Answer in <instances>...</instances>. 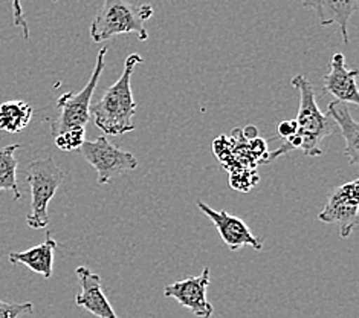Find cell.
I'll list each match as a JSON object with an SVG mask.
<instances>
[{"label": "cell", "mask_w": 359, "mask_h": 318, "mask_svg": "<svg viewBox=\"0 0 359 318\" xmlns=\"http://www.w3.org/2000/svg\"><path fill=\"white\" fill-rule=\"evenodd\" d=\"M58 244L57 240L46 233V239L43 244H40L34 248L27 249V251L22 253H11L8 256V259L13 265L22 263L34 272L40 274L45 279L53 277V268H54V253L57 249Z\"/></svg>", "instance_id": "4fadbf2b"}, {"label": "cell", "mask_w": 359, "mask_h": 318, "mask_svg": "<svg viewBox=\"0 0 359 318\" xmlns=\"http://www.w3.org/2000/svg\"><path fill=\"white\" fill-rule=\"evenodd\" d=\"M211 281L210 270L203 268L198 277H188L179 280L164 288V296L175 298L182 307L191 311L199 318H210L215 312L212 305L207 298V288Z\"/></svg>", "instance_id": "ba28073f"}, {"label": "cell", "mask_w": 359, "mask_h": 318, "mask_svg": "<svg viewBox=\"0 0 359 318\" xmlns=\"http://www.w3.org/2000/svg\"><path fill=\"white\" fill-rule=\"evenodd\" d=\"M80 150L84 159L95 168L100 185H106L114 178L140 166V161L135 154L114 145L104 135L98 136L95 141H86Z\"/></svg>", "instance_id": "8992f818"}, {"label": "cell", "mask_w": 359, "mask_h": 318, "mask_svg": "<svg viewBox=\"0 0 359 318\" xmlns=\"http://www.w3.org/2000/svg\"><path fill=\"white\" fill-rule=\"evenodd\" d=\"M65 173L53 157L36 159L28 166L27 180L31 188V213L27 216L28 225L34 230H43L49 225L48 205L63 184Z\"/></svg>", "instance_id": "277c9868"}, {"label": "cell", "mask_w": 359, "mask_h": 318, "mask_svg": "<svg viewBox=\"0 0 359 318\" xmlns=\"http://www.w3.org/2000/svg\"><path fill=\"white\" fill-rule=\"evenodd\" d=\"M196 205H198L201 211L207 214L211 222L215 223L222 240H224L225 245L231 251H237V249H241L243 246H251L254 249H257V251H260L263 248L264 239L254 236L252 231L246 225L243 219L233 216V214H229L228 211H217L202 201H198Z\"/></svg>", "instance_id": "9c48e42d"}, {"label": "cell", "mask_w": 359, "mask_h": 318, "mask_svg": "<svg viewBox=\"0 0 359 318\" xmlns=\"http://www.w3.org/2000/svg\"><path fill=\"white\" fill-rule=\"evenodd\" d=\"M153 15L150 5H136L124 0H106L98 10L90 25V37L95 43L110 40L121 34L135 32L141 41H145L149 32L144 22Z\"/></svg>", "instance_id": "3957f363"}, {"label": "cell", "mask_w": 359, "mask_h": 318, "mask_svg": "<svg viewBox=\"0 0 359 318\" xmlns=\"http://www.w3.org/2000/svg\"><path fill=\"white\" fill-rule=\"evenodd\" d=\"M277 132L280 138H283L285 141H287L289 138H292L297 132V123L295 119H286V121H281L277 127Z\"/></svg>", "instance_id": "d6986e66"}, {"label": "cell", "mask_w": 359, "mask_h": 318, "mask_svg": "<svg viewBox=\"0 0 359 318\" xmlns=\"http://www.w3.org/2000/svg\"><path fill=\"white\" fill-rule=\"evenodd\" d=\"M32 118V107L22 100H11L0 106V131L19 133L27 128Z\"/></svg>", "instance_id": "9a60e30c"}, {"label": "cell", "mask_w": 359, "mask_h": 318, "mask_svg": "<svg viewBox=\"0 0 359 318\" xmlns=\"http://www.w3.org/2000/svg\"><path fill=\"white\" fill-rule=\"evenodd\" d=\"M75 274L81 285V292L75 297L76 306L86 309L88 312L98 318H119L107 300L104 291H102L100 274L92 272L86 266H79Z\"/></svg>", "instance_id": "30bf717a"}, {"label": "cell", "mask_w": 359, "mask_h": 318, "mask_svg": "<svg viewBox=\"0 0 359 318\" xmlns=\"http://www.w3.org/2000/svg\"><path fill=\"white\" fill-rule=\"evenodd\" d=\"M34 305L32 303H6L0 300V318H19L25 314H32Z\"/></svg>", "instance_id": "ac0fdd59"}, {"label": "cell", "mask_w": 359, "mask_h": 318, "mask_svg": "<svg viewBox=\"0 0 359 318\" xmlns=\"http://www.w3.org/2000/svg\"><path fill=\"white\" fill-rule=\"evenodd\" d=\"M307 8H312L321 27H329L332 23H337L343 36V41H350L347 23L352 14L358 10V0H344V2H329V0H320V2H304Z\"/></svg>", "instance_id": "7c38bea8"}, {"label": "cell", "mask_w": 359, "mask_h": 318, "mask_svg": "<svg viewBox=\"0 0 359 318\" xmlns=\"http://www.w3.org/2000/svg\"><path fill=\"white\" fill-rule=\"evenodd\" d=\"M86 143V128L76 127L66 131L55 136V145L63 152H74L83 147V144Z\"/></svg>", "instance_id": "e0dca14e"}, {"label": "cell", "mask_w": 359, "mask_h": 318, "mask_svg": "<svg viewBox=\"0 0 359 318\" xmlns=\"http://www.w3.org/2000/svg\"><path fill=\"white\" fill-rule=\"evenodd\" d=\"M358 71H348L346 67V58L343 54H333L330 58L329 74L324 77V89L335 98L333 101L352 102L359 105V92L356 86Z\"/></svg>", "instance_id": "8fae6325"}, {"label": "cell", "mask_w": 359, "mask_h": 318, "mask_svg": "<svg viewBox=\"0 0 359 318\" xmlns=\"http://www.w3.org/2000/svg\"><path fill=\"white\" fill-rule=\"evenodd\" d=\"M19 147L20 144H13L0 149V192H13L14 201H19L22 197L19 184H17V166H19V162H17L14 154Z\"/></svg>", "instance_id": "2e32d148"}, {"label": "cell", "mask_w": 359, "mask_h": 318, "mask_svg": "<svg viewBox=\"0 0 359 318\" xmlns=\"http://www.w3.org/2000/svg\"><path fill=\"white\" fill-rule=\"evenodd\" d=\"M290 84L300 92V110H298V117L295 119L297 132L276 152L269 153L266 162L294 150H303L309 158L321 157L324 140L338 132V127L329 114H324L316 105L315 89L311 81L304 75L298 74L290 80Z\"/></svg>", "instance_id": "6da1fadb"}, {"label": "cell", "mask_w": 359, "mask_h": 318, "mask_svg": "<svg viewBox=\"0 0 359 318\" xmlns=\"http://www.w3.org/2000/svg\"><path fill=\"white\" fill-rule=\"evenodd\" d=\"M327 114L337 124L338 132H341L346 141V157L350 164H358L359 159V124L350 114L344 102L332 101L327 107Z\"/></svg>", "instance_id": "5bb4252c"}, {"label": "cell", "mask_w": 359, "mask_h": 318, "mask_svg": "<svg viewBox=\"0 0 359 318\" xmlns=\"http://www.w3.org/2000/svg\"><path fill=\"white\" fill-rule=\"evenodd\" d=\"M109 48L102 46L98 53L97 57V63H95V69H93L90 80L84 88L76 92H67L65 95H62L57 101V107H58V117L50 123V132H53L54 138L58 136L60 133H63L66 131H71V128H86V124L90 119V101L93 93H95V89L100 81V77L104 71V58L107 54Z\"/></svg>", "instance_id": "5b68a950"}, {"label": "cell", "mask_w": 359, "mask_h": 318, "mask_svg": "<svg viewBox=\"0 0 359 318\" xmlns=\"http://www.w3.org/2000/svg\"><path fill=\"white\" fill-rule=\"evenodd\" d=\"M142 62L140 54H130L126 58L124 69L118 81L104 92L101 101L90 106L89 114L93 123L104 135H126L135 131L133 117L138 105L132 93V74L135 67Z\"/></svg>", "instance_id": "7a4b0ae2"}, {"label": "cell", "mask_w": 359, "mask_h": 318, "mask_svg": "<svg viewBox=\"0 0 359 318\" xmlns=\"http://www.w3.org/2000/svg\"><path fill=\"white\" fill-rule=\"evenodd\" d=\"M359 180L346 183L337 187L329 196L326 207L318 214V220L324 223H337L339 236L350 237L352 231L358 227L359 208Z\"/></svg>", "instance_id": "52a82bcc"}]
</instances>
